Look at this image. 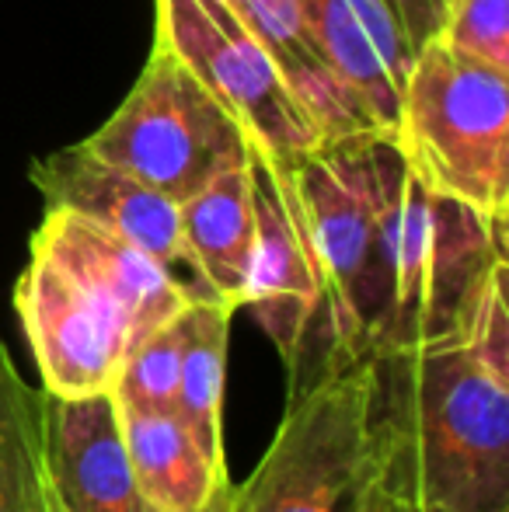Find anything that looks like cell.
<instances>
[{"mask_svg":"<svg viewBox=\"0 0 509 512\" xmlns=\"http://www.w3.org/2000/svg\"><path fill=\"white\" fill-rule=\"evenodd\" d=\"M509 262L461 335L370 359L381 488L408 509H509Z\"/></svg>","mask_w":509,"mask_h":512,"instance_id":"obj_1","label":"cell"},{"mask_svg":"<svg viewBox=\"0 0 509 512\" xmlns=\"http://www.w3.org/2000/svg\"><path fill=\"white\" fill-rule=\"evenodd\" d=\"M384 196L391 317L377 356L461 335L489 272L506 262V230L433 192L384 129L370 133Z\"/></svg>","mask_w":509,"mask_h":512,"instance_id":"obj_2","label":"cell"},{"mask_svg":"<svg viewBox=\"0 0 509 512\" xmlns=\"http://www.w3.org/2000/svg\"><path fill=\"white\" fill-rule=\"evenodd\" d=\"M370 133L283 157L325 276L335 370L374 359L391 317L384 196Z\"/></svg>","mask_w":509,"mask_h":512,"instance_id":"obj_3","label":"cell"},{"mask_svg":"<svg viewBox=\"0 0 509 512\" xmlns=\"http://www.w3.org/2000/svg\"><path fill=\"white\" fill-rule=\"evenodd\" d=\"M394 140L433 192L509 223V74L429 39L401 84Z\"/></svg>","mask_w":509,"mask_h":512,"instance_id":"obj_4","label":"cell"},{"mask_svg":"<svg viewBox=\"0 0 509 512\" xmlns=\"http://www.w3.org/2000/svg\"><path fill=\"white\" fill-rule=\"evenodd\" d=\"M370 359L290 401L265 457L227 512H374L381 495Z\"/></svg>","mask_w":509,"mask_h":512,"instance_id":"obj_5","label":"cell"},{"mask_svg":"<svg viewBox=\"0 0 509 512\" xmlns=\"http://www.w3.org/2000/svg\"><path fill=\"white\" fill-rule=\"evenodd\" d=\"M248 143L238 115L154 39L123 105L81 147L185 203L224 168L245 161Z\"/></svg>","mask_w":509,"mask_h":512,"instance_id":"obj_6","label":"cell"},{"mask_svg":"<svg viewBox=\"0 0 509 512\" xmlns=\"http://www.w3.org/2000/svg\"><path fill=\"white\" fill-rule=\"evenodd\" d=\"M252 171L255 241L241 307L255 314L258 328L276 345L286 366V405L304 398L321 380L335 377V352L328 335V297L311 230L286 161L258 143H248Z\"/></svg>","mask_w":509,"mask_h":512,"instance_id":"obj_7","label":"cell"},{"mask_svg":"<svg viewBox=\"0 0 509 512\" xmlns=\"http://www.w3.org/2000/svg\"><path fill=\"white\" fill-rule=\"evenodd\" d=\"M154 39L231 108L248 140L269 154L293 157L321 143L272 53L224 0H157Z\"/></svg>","mask_w":509,"mask_h":512,"instance_id":"obj_8","label":"cell"},{"mask_svg":"<svg viewBox=\"0 0 509 512\" xmlns=\"http://www.w3.org/2000/svg\"><path fill=\"white\" fill-rule=\"evenodd\" d=\"M14 310L32 345L49 394L112 391L123 359L133 352L126 317L88 279L28 244V262L14 286Z\"/></svg>","mask_w":509,"mask_h":512,"instance_id":"obj_9","label":"cell"},{"mask_svg":"<svg viewBox=\"0 0 509 512\" xmlns=\"http://www.w3.org/2000/svg\"><path fill=\"white\" fill-rule=\"evenodd\" d=\"M32 185L42 192L46 209H70L77 216H88L91 223L147 251L182 286V293L192 304H199V300L220 304L217 293L210 290L203 272L192 262L189 248H185L178 203L164 192L150 189L147 182L133 178L123 168L98 161L81 143L35 161Z\"/></svg>","mask_w":509,"mask_h":512,"instance_id":"obj_10","label":"cell"},{"mask_svg":"<svg viewBox=\"0 0 509 512\" xmlns=\"http://www.w3.org/2000/svg\"><path fill=\"white\" fill-rule=\"evenodd\" d=\"M42 474L63 512H143L112 391L49 394L39 391Z\"/></svg>","mask_w":509,"mask_h":512,"instance_id":"obj_11","label":"cell"},{"mask_svg":"<svg viewBox=\"0 0 509 512\" xmlns=\"http://www.w3.org/2000/svg\"><path fill=\"white\" fill-rule=\"evenodd\" d=\"M28 244L49 251L56 262L105 293L126 317L136 345L192 304L147 251L70 209H46Z\"/></svg>","mask_w":509,"mask_h":512,"instance_id":"obj_12","label":"cell"},{"mask_svg":"<svg viewBox=\"0 0 509 512\" xmlns=\"http://www.w3.org/2000/svg\"><path fill=\"white\" fill-rule=\"evenodd\" d=\"M119 411L143 506L157 512H227L231 474L199 450L178 415L123 405Z\"/></svg>","mask_w":509,"mask_h":512,"instance_id":"obj_13","label":"cell"},{"mask_svg":"<svg viewBox=\"0 0 509 512\" xmlns=\"http://www.w3.org/2000/svg\"><path fill=\"white\" fill-rule=\"evenodd\" d=\"M234 14L248 25V32L272 53L276 67L283 70L293 98L311 115L318 140H342V136L367 133L374 122L360 108L346 84L332 74L325 56L318 53L297 0H224Z\"/></svg>","mask_w":509,"mask_h":512,"instance_id":"obj_14","label":"cell"},{"mask_svg":"<svg viewBox=\"0 0 509 512\" xmlns=\"http://www.w3.org/2000/svg\"><path fill=\"white\" fill-rule=\"evenodd\" d=\"M178 213H182L185 248H189L196 269L203 272L220 304L238 310L241 297H245L255 241L248 157L224 168L203 189L192 192L185 203H178Z\"/></svg>","mask_w":509,"mask_h":512,"instance_id":"obj_15","label":"cell"},{"mask_svg":"<svg viewBox=\"0 0 509 512\" xmlns=\"http://www.w3.org/2000/svg\"><path fill=\"white\" fill-rule=\"evenodd\" d=\"M234 307L227 304H189L182 310V370H178L175 415L199 450L227 471L224 460V373L227 342H231Z\"/></svg>","mask_w":509,"mask_h":512,"instance_id":"obj_16","label":"cell"},{"mask_svg":"<svg viewBox=\"0 0 509 512\" xmlns=\"http://www.w3.org/2000/svg\"><path fill=\"white\" fill-rule=\"evenodd\" d=\"M297 11L318 53L325 56L332 74L346 84L349 95L360 102L374 129L394 133L401 91L391 81L381 56H377L374 42L367 39L363 25L356 21L349 0H297Z\"/></svg>","mask_w":509,"mask_h":512,"instance_id":"obj_17","label":"cell"},{"mask_svg":"<svg viewBox=\"0 0 509 512\" xmlns=\"http://www.w3.org/2000/svg\"><path fill=\"white\" fill-rule=\"evenodd\" d=\"M0 512H46L39 446V391L0 352Z\"/></svg>","mask_w":509,"mask_h":512,"instance_id":"obj_18","label":"cell"},{"mask_svg":"<svg viewBox=\"0 0 509 512\" xmlns=\"http://www.w3.org/2000/svg\"><path fill=\"white\" fill-rule=\"evenodd\" d=\"M349 7L401 91L419 49L440 32L443 0H349Z\"/></svg>","mask_w":509,"mask_h":512,"instance_id":"obj_19","label":"cell"},{"mask_svg":"<svg viewBox=\"0 0 509 512\" xmlns=\"http://www.w3.org/2000/svg\"><path fill=\"white\" fill-rule=\"evenodd\" d=\"M182 314L147 335L123 359L112 394L123 408L140 411H171L178 398V370H182Z\"/></svg>","mask_w":509,"mask_h":512,"instance_id":"obj_20","label":"cell"},{"mask_svg":"<svg viewBox=\"0 0 509 512\" xmlns=\"http://www.w3.org/2000/svg\"><path fill=\"white\" fill-rule=\"evenodd\" d=\"M436 39L468 60L509 74V0H443Z\"/></svg>","mask_w":509,"mask_h":512,"instance_id":"obj_21","label":"cell"},{"mask_svg":"<svg viewBox=\"0 0 509 512\" xmlns=\"http://www.w3.org/2000/svg\"><path fill=\"white\" fill-rule=\"evenodd\" d=\"M374 512H415V509H408L405 502H398V499H391V495L381 488V495H377V502H374Z\"/></svg>","mask_w":509,"mask_h":512,"instance_id":"obj_22","label":"cell"},{"mask_svg":"<svg viewBox=\"0 0 509 512\" xmlns=\"http://www.w3.org/2000/svg\"><path fill=\"white\" fill-rule=\"evenodd\" d=\"M46 512H63V506L56 502V495L49 492V485H46Z\"/></svg>","mask_w":509,"mask_h":512,"instance_id":"obj_23","label":"cell"},{"mask_svg":"<svg viewBox=\"0 0 509 512\" xmlns=\"http://www.w3.org/2000/svg\"><path fill=\"white\" fill-rule=\"evenodd\" d=\"M415 512H450V509H415ZM509 512V509H506Z\"/></svg>","mask_w":509,"mask_h":512,"instance_id":"obj_24","label":"cell"},{"mask_svg":"<svg viewBox=\"0 0 509 512\" xmlns=\"http://www.w3.org/2000/svg\"><path fill=\"white\" fill-rule=\"evenodd\" d=\"M143 512H157V509H143Z\"/></svg>","mask_w":509,"mask_h":512,"instance_id":"obj_25","label":"cell"},{"mask_svg":"<svg viewBox=\"0 0 509 512\" xmlns=\"http://www.w3.org/2000/svg\"><path fill=\"white\" fill-rule=\"evenodd\" d=\"M0 352H4V345H0Z\"/></svg>","mask_w":509,"mask_h":512,"instance_id":"obj_26","label":"cell"}]
</instances>
